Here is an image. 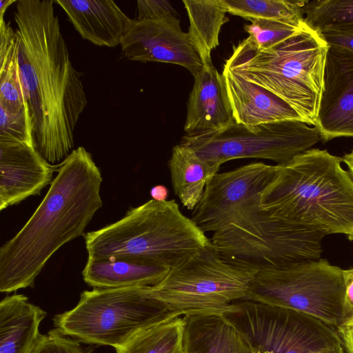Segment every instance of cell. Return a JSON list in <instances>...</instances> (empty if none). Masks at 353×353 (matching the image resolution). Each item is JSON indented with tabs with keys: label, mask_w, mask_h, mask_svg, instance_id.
Wrapping results in <instances>:
<instances>
[{
	"label": "cell",
	"mask_w": 353,
	"mask_h": 353,
	"mask_svg": "<svg viewBox=\"0 0 353 353\" xmlns=\"http://www.w3.org/2000/svg\"><path fill=\"white\" fill-rule=\"evenodd\" d=\"M168 166L174 194L190 210L199 203L207 185L219 170L192 148L181 143L173 147Z\"/></svg>",
	"instance_id": "44dd1931"
},
{
	"label": "cell",
	"mask_w": 353,
	"mask_h": 353,
	"mask_svg": "<svg viewBox=\"0 0 353 353\" xmlns=\"http://www.w3.org/2000/svg\"><path fill=\"white\" fill-rule=\"evenodd\" d=\"M326 43L353 52V29L345 30H328L321 33Z\"/></svg>",
	"instance_id": "4dcf8cb0"
},
{
	"label": "cell",
	"mask_w": 353,
	"mask_h": 353,
	"mask_svg": "<svg viewBox=\"0 0 353 353\" xmlns=\"http://www.w3.org/2000/svg\"><path fill=\"white\" fill-rule=\"evenodd\" d=\"M32 353H88L75 340L65 337L56 328L42 335Z\"/></svg>",
	"instance_id": "f1b7e54d"
},
{
	"label": "cell",
	"mask_w": 353,
	"mask_h": 353,
	"mask_svg": "<svg viewBox=\"0 0 353 353\" xmlns=\"http://www.w3.org/2000/svg\"><path fill=\"white\" fill-rule=\"evenodd\" d=\"M185 353H252L243 337L219 315H184Z\"/></svg>",
	"instance_id": "ffe728a7"
},
{
	"label": "cell",
	"mask_w": 353,
	"mask_h": 353,
	"mask_svg": "<svg viewBox=\"0 0 353 353\" xmlns=\"http://www.w3.org/2000/svg\"><path fill=\"white\" fill-rule=\"evenodd\" d=\"M80 36L92 44L121 45L132 19L111 0H55Z\"/></svg>",
	"instance_id": "e0dca14e"
},
{
	"label": "cell",
	"mask_w": 353,
	"mask_h": 353,
	"mask_svg": "<svg viewBox=\"0 0 353 353\" xmlns=\"http://www.w3.org/2000/svg\"><path fill=\"white\" fill-rule=\"evenodd\" d=\"M53 0H19L14 19L18 57L37 150L50 163L65 159L88 101L70 59Z\"/></svg>",
	"instance_id": "7a4b0ae2"
},
{
	"label": "cell",
	"mask_w": 353,
	"mask_h": 353,
	"mask_svg": "<svg viewBox=\"0 0 353 353\" xmlns=\"http://www.w3.org/2000/svg\"><path fill=\"white\" fill-rule=\"evenodd\" d=\"M343 275L345 284V320L353 316V268L343 270Z\"/></svg>",
	"instance_id": "1f68e13d"
},
{
	"label": "cell",
	"mask_w": 353,
	"mask_h": 353,
	"mask_svg": "<svg viewBox=\"0 0 353 353\" xmlns=\"http://www.w3.org/2000/svg\"><path fill=\"white\" fill-rule=\"evenodd\" d=\"M137 19L157 20L177 17L176 12L166 0H138Z\"/></svg>",
	"instance_id": "f546056e"
},
{
	"label": "cell",
	"mask_w": 353,
	"mask_h": 353,
	"mask_svg": "<svg viewBox=\"0 0 353 353\" xmlns=\"http://www.w3.org/2000/svg\"><path fill=\"white\" fill-rule=\"evenodd\" d=\"M321 141L353 137V52L329 46L316 125Z\"/></svg>",
	"instance_id": "4fadbf2b"
},
{
	"label": "cell",
	"mask_w": 353,
	"mask_h": 353,
	"mask_svg": "<svg viewBox=\"0 0 353 353\" xmlns=\"http://www.w3.org/2000/svg\"><path fill=\"white\" fill-rule=\"evenodd\" d=\"M303 12L306 24L319 33L353 29V0L307 1Z\"/></svg>",
	"instance_id": "484cf974"
},
{
	"label": "cell",
	"mask_w": 353,
	"mask_h": 353,
	"mask_svg": "<svg viewBox=\"0 0 353 353\" xmlns=\"http://www.w3.org/2000/svg\"><path fill=\"white\" fill-rule=\"evenodd\" d=\"M15 0H0V19H3V15L8 8L13 3L17 2Z\"/></svg>",
	"instance_id": "d590c367"
},
{
	"label": "cell",
	"mask_w": 353,
	"mask_h": 353,
	"mask_svg": "<svg viewBox=\"0 0 353 353\" xmlns=\"http://www.w3.org/2000/svg\"><path fill=\"white\" fill-rule=\"evenodd\" d=\"M16 31L0 20V109L18 114L28 108L18 57Z\"/></svg>",
	"instance_id": "603a6c76"
},
{
	"label": "cell",
	"mask_w": 353,
	"mask_h": 353,
	"mask_svg": "<svg viewBox=\"0 0 353 353\" xmlns=\"http://www.w3.org/2000/svg\"><path fill=\"white\" fill-rule=\"evenodd\" d=\"M188 34L205 66L213 65L211 52L219 44L221 27L229 21L223 0H183Z\"/></svg>",
	"instance_id": "7402d4cb"
},
{
	"label": "cell",
	"mask_w": 353,
	"mask_h": 353,
	"mask_svg": "<svg viewBox=\"0 0 353 353\" xmlns=\"http://www.w3.org/2000/svg\"><path fill=\"white\" fill-rule=\"evenodd\" d=\"M329 45L307 24L297 34L265 50L248 37L233 46L223 68L273 93L316 125Z\"/></svg>",
	"instance_id": "5b68a950"
},
{
	"label": "cell",
	"mask_w": 353,
	"mask_h": 353,
	"mask_svg": "<svg viewBox=\"0 0 353 353\" xmlns=\"http://www.w3.org/2000/svg\"><path fill=\"white\" fill-rule=\"evenodd\" d=\"M170 268L125 259L88 258L82 272L84 281L94 288L154 286Z\"/></svg>",
	"instance_id": "d6986e66"
},
{
	"label": "cell",
	"mask_w": 353,
	"mask_h": 353,
	"mask_svg": "<svg viewBox=\"0 0 353 353\" xmlns=\"http://www.w3.org/2000/svg\"><path fill=\"white\" fill-rule=\"evenodd\" d=\"M185 330L184 316L174 312L115 348L116 353H185Z\"/></svg>",
	"instance_id": "cb8c5ba5"
},
{
	"label": "cell",
	"mask_w": 353,
	"mask_h": 353,
	"mask_svg": "<svg viewBox=\"0 0 353 353\" xmlns=\"http://www.w3.org/2000/svg\"><path fill=\"white\" fill-rule=\"evenodd\" d=\"M252 353H255V352H254L252 351Z\"/></svg>",
	"instance_id": "8d00e7d4"
},
{
	"label": "cell",
	"mask_w": 353,
	"mask_h": 353,
	"mask_svg": "<svg viewBox=\"0 0 353 353\" xmlns=\"http://www.w3.org/2000/svg\"><path fill=\"white\" fill-rule=\"evenodd\" d=\"M222 74L236 123L258 125L284 121H304L283 100L266 89L223 68Z\"/></svg>",
	"instance_id": "2e32d148"
},
{
	"label": "cell",
	"mask_w": 353,
	"mask_h": 353,
	"mask_svg": "<svg viewBox=\"0 0 353 353\" xmlns=\"http://www.w3.org/2000/svg\"><path fill=\"white\" fill-rule=\"evenodd\" d=\"M84 239L88 258L125 259L170 268L212 243L174 200L154 199L86 233Z\"/></svg>",
	"instance_id": "8992f818"
},
{
	"label": "cell",
	"mask_w": 353,
	"mask_h": 353,
	"mask_svg": "<svg viewBox=\"0 0 353 353\" xmlns=\"http://www.w3.org/2000/svg\"><path fill=\"white\" fill-rule=\"evenodd\" d=\"M277 165L252 163L217 173L192 219L223 256L257 267L321 259L323 234L273 219L261 210L259 194Z\"/></svg>",
	"instance_id": "6da1fadb"
},
{
	"label": "cell",
	"mask_w": 353,
	"mask_h": 353,
	"mask_svg": "<svg viewBox=\"0 0 353 353\" xmlns=\"http://www.w3.org/2000/svg\"><path fill=\"white\" fill-rule=\"evenodd\" d=\"M227 12L245 20L303 19V8L307 1L223 0Z\"/></svg>",
	"instance_id": "d4e9b609"
},
{
	"label": "cell",
	"mask_w": 353,
	"mask_h": 353,
	"mask_svg": "<svg viewBox=\"0 0 353 353\" xmlns=\"http://www.w3.org/2000/svg\"><path fill=\"white\" fill-rule=\"evenodd\" d=\"M302 121L246 125L235 123L225 130L185 134L179 143L220 168L237 159H263L285 165L321 140L315 126Z\"/></svg>",
	"instance_id": "8fae6325"
},
{
	"label": "cell",
	"mask_w": 353,
	"mask_h": 353,
	"mask_svg": "<svg viewBox=\"0 0 353 353\" xmlns=\"http://www.w3.org/2000/svg\"><path fill=\"white\" fill-rule=\"evenodd\" d=\"M150 194L152 198V199L157 201H167L169 191L165 185H157L150 189Z\"/></svg>",
	"instance_id": "836d02e7"
},
{
	"label": "cell",
	"mask_w": 353,
	"mask_h": 353,
	"mask_svg": "<svg viewBox=\"0 0 353 353\" xmlns=\"http://www.w3.org/2000/svg\"><path fill=\"white\" fill-rule=\"evenodd\" d=\"M175 312L157 299L150 286L85 290L77 305L53 318L63 335L117 348Z\"/></svg>",
	"instance_id": "ba28073f"
},
{
	"label": "cell",
	"mask_w": 353,
	"mask_h": 353,
	"mask_svg": "<svg viewBox=\"0 0 353 353\" xmlns=\"http://www.w3.org/2000/svg\"><path fill=\"white\" fill-rule=\"evenodd\" d=\"M342 157L311 148L285 165L261 191V210L273 219L353 241V179Z\"/></svg>",
	"instance_id": "277c9868"
},
{
	"label": "cell",
	"mask_w": 353,
	"mask_h": 353,
	"mask_svg": "<svg viewBox=\"0 0 353 353\" xmlns=\"http://www.w3.org/2000/svg\"><path fill=\"white\" fill-rule=\"evenodd\" d=\"M53 168L36 145L0 141V210L40 194L52 183Z\"/></svg>",
	"instance_id": "5bb4252c"
},
{
	"label": "cell",
	"mask_w": 353,
	"mask_h": 353,
	"mask_svg": "<svg viewBox=\"0 0 353 353\" xmlns=\"http://www.w3.org/2000/svg\"><path fill=\"white\" fill-rule=\"evenodd\" d=\"M101 173L80 146L61 162L57 175L24 226L0 248V292L32 288L50 258L83 235L102 205Z\"/></svg>",
	"instance_id": "3957f363"
},
{
	"label": "cell",
	"mask_w": 353,
	"mask_h": 353,
	"mask_svg": "<svg viewBox=\"0 0 353 353\" xmlns=\"http://www.w3.org/2000/svg\"><path fill=\"white\" fill-rule=\"evenodd\" d=\"M258 268L221 255L211 243L172 266L154 296L181 315H222L245 299Z\"/></svg>",
	"instance_id": "52a82bcc"
},
{
	"label": "cell",
	"mask_w": 353,
	"mask_h": 353,
	"mask_svg": "<svg viewBox=\"0 0 353 353\" xmlns=\"http://www.w3.org/2000/svg\"><path fill=\"white\" fill-rule=\"evenodd\" d=\"M187 103L186 134L218 132L234 125L224 77L214 65H203L194 77Z\"/></svg>",
	"instance_id": "9a60e30c"
},
{
	"label": "cell",
	"mask_w": 353,
	"mask_h": 353,
	"mask_svg": "<svg viewBox=\"0 0 353 353\" xmlns=\"http://www.w3.org/2000/svg\"><path fill=\"white\" fill-rule=\"evenodd\" d=\"M245 299L304 312L335 327L345 318L343 270L325 259L259 267Z\"/></svg>",
	"instance_id": "9c48e42d"
},
{
	"label": "cell",
	"mask_w": 353,
	"mask_h": 353,
	"mask_svg": "<svg viewBox=\"0 0 353 353\" xmlns=\"http://www.w3.org/2000/svg\"><path fill=\"white\" fill-rule=\"evenodd\" d=\"M46 312L23 294L0 302V353H32L43 334L39 325Z\"/></svg>",
	"instance_id": "ac0fdd59"
},
{
	"label": "cell",
	"mask_w": 353,
	"mask_h": 353,
	"mask_svg": "<svg viewBox=\"0 0 353 353\" xmlns=\"http://www.w3.org/2000/svg\"><path fill=\"white\" fill-rule=\"evenodd\" d=\"M0 141L36 145L30 108L15 114L0 109Z\"/></svg>",
	"instance_id": "83f0119b"
},
{
	"label": "cell",
	"mask_w": 353,
	"mask_h": 353,
	"mask_svg": "<svg viewBox=\"0 0 353 353\" xmlns=\"http://www.w3.org/2000/svg\"><path fill=\"white\" fill-rule=\"evenodd\" d=\"M230 322L255 353H346L336 327L294 310L246 300Z\"/></svg>",
	"instance_id": "30bf717a"
},
{
	"label": "cell",
	"mask_w": 353,
	"mask_h": 353,
	"mask_svg": "<svg viewBox=\"0 0 353 353\" xmlns=\"http://www.w3.org/2000/svg\"><path fill=\"white\" fill-rule=\"evenodd\" d=\"M306 26L303 19L266 20L254 19L244 26L248 38L259 50L274 47L301 31Z\"/></svg>",
	"instance_id": "4316f807"
},
{
	"label": "cell",
	"mask_w": 353,
	"mask_h": 353,
	"mask_svg": "<svg viewBox=\"0 0 353 353\" xmlns=\"http://www.w3.org/2000/svg\"><path fill=\"white\" fill-rule=\"evenodd\" d=\"M121 47L129 60L179 65L194 77L203 68L202 60L177 17L157 19H131Z\"/></svg>",
	"instance_id": "7c38bea8"
},
{
	"label": "cell",
	"mask_w": 353,
	"mask_h": 353,
	"mask_svg": "<svg viewBox=\"0 0 353 353\" xmlns=\"http://www.w3.org/2000/svg\"><path fill=\"white\" fill-rule=\"evenodd\" d=\"M336 330L346 353H353V316L343 321Z\"/></svg>",
	"instance_id": "d6a6232c"
},
{
	"label": "cell",
	"mask_w": 353,
	"mask_h": 353,
	"mask_svg": "<svg viewBox=\"0 0 353 353\" xmlns=\"http://www.w3.org/2000/svg\"><path fill=\"white\" fill-rule=\"evenodd\" d=\"M343 162L347 165L348 172L353 179V149L350 152L345 154L342 157Z\"/></svg>",
	"instance_id": "e575fe53"
}]
</instances>
